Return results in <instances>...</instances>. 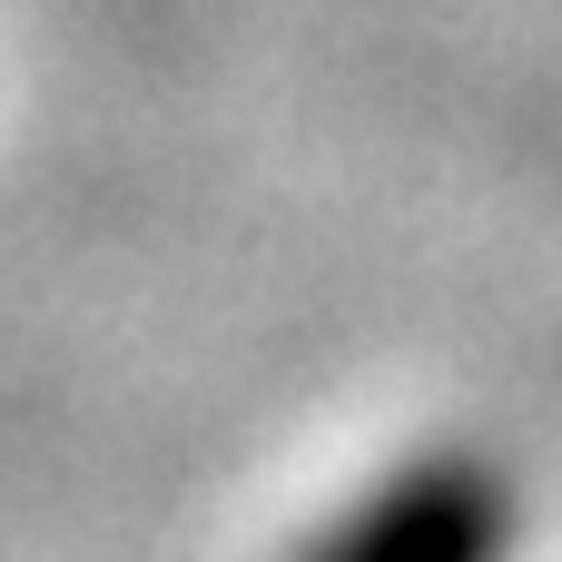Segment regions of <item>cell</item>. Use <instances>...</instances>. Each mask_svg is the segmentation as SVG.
<instances>
[{
    "label": "cell",
    "instance_id": "1",
    "mask_svg": "<svg viewBox=\"0 0 562 562\" xmlns=\"http://www.w3.org/2000/svg\"><path fill=\"white\" fill-rule=\"evenodd\" d=\"M533 553V484L484 435H425L346 484L286 562H524Z\"/></svg>",
    "mask_w": 562,
    "mask_h": 562
}]
</instances>
